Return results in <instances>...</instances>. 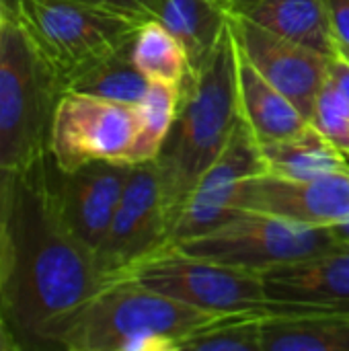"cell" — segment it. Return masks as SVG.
Instances as JSON below:
<instances>
[{"label": "cell", "mask_w": 349, "mask_h": 351, "mask_svg": "<svg viewBox=\"0 0 349 351\" xmlns=\"http://www.w3.org/2000/svg\"><path fill=\"white\" fill-rule=\"evenodd\" d=\"M265 173L290 179H317L349 171V156L311 123L300 132L257 144Z\"/></svg>", "instance_id": "e0dca14e"}, {"label": "cell", "mask_w": 349, "mask_h": 351, "mask_svg": "<svg viewBox=\"0 0 349 351\" xmlns=\"http://www.w3.org/2000/svg\"><path fill=\"white\" fill-rule=\"evenodd\" d=\"M156 19L183 45L189 70L204 66L230 27L224 0H163Z\"/></svg>", "instance_id": "ac0fdd59"}, {"label": "cell", "mask_w": 349, "mask_h": 351, "mask_svg": "<svg viewBox=\"0 0 349 351\" xmlns=\"http://www.w3.org/2000/svg\"><path fill=\"white\" fill-rule=\"evenodd\" d=\"M331 230H333V234L337 237V241H339V243L349 245V220H344V222L333 224V226H331Z\"/></svg>", "instance_id": "f546056e"}, {"label": "cell", "mask_w": 349, "mask_h": 351, "mask_svg": "<svg viewBox=\"0 0 349 351\" xmlns=\"http://www.w3.org/2000/svg\"><path fill=\"white\" fill-rule=\"evenodd\" d=\"M132 60L148 80L181 84L189 74V58L183 45L158 19L140 25L132 43Z\"/></svg>", "instance_id": "ffe728a7"}, {"label": "cell", "mask_w": 349, "mask_h": 351, "mask_svg": "<svg viewBox=\"0 0 349 351\" xmlns=\"http://www.w3.org/2000/svg\"><path fill=\"white\" fill-rule=\"evenodd\" d=\"M263 351H349V311L267 315Z\"/></svg>", "instance_id": "d6986e66"}, {"label": "cell", "mask_w": 349, "mask_h": 351, "mask_svg": "<svg viewBox=\"0 0 349 351\" xmlns=\"http://www.w3.org/2000/svg\"><path fill=\"white\" fill-rule=\"evenodd\" d=\"M344 243L331 226H311L274 214L241 210L216 230L177 243L183 251L251 271L298 261Z\"/></svg>", "instance_id": "52a82bcc"}, {"label": "cell", "mask_w": 349, "mask_h": 351, "mask_svg": "<svg viewBox=\"0 0 349 351\" xmlns=\"http://www.w3.org/2000/svg\"><path fill=\"white\" fill-rule=\"evenodd\" d=\"M230 31L239 51L309 119L313 103L327 80L329 58L245 16L230 14Z\"/></svg>", "instance_id": "7c38bea8"}, {"label": "cell", "mask_w": 349, "mask_h": 351, "mask_svg": "<svg viewBox=\"0 0 349 351\" xmlns=\"http://www.w3.org/2000/svg\"><path fill=\"white\" fill-rule=\"evenodd\" d=\"M239 123L237 43L228 27L204 66L183 78L175 123L154 158L169 222L226 150Z\"/></svg>", "instance_id": "7a4b0ae2"}, {"label": "cell", "mask_w": 349, "mask_h": 351, "mask_svg": "<svg viewBox=\"0 0 349 351\" xmlns=\"http://www.w3.org/2000/svg\"><path fill=\"white\" fill-rule=\"evenodd\" d=\"M138 132V105L64 93L51 119L49 154L56 167L66 173L95 160L130 165Z\"/></svg>", "instance_id": "ba28073f"}, {"label": "cell", "mask_w": 349, "mask_h": 351, "mask_svg": "<svg viewBox=\"0 0 349 351\" xmlns=\"http://www.w3.org/2000/svg\"><path fill=\"white\" fill-rule=\"evenodd\" d=\"M237 206L300 224L333 226L349 220V171L317 179H290L261 171L243 179Z\"/></svg>", "instance_id": "4fadbf2b"}, {"label": "cell", "mask_w": 349, "mask_h": 351, "mask_svg": "<svg viewBox=\"0 0 349 351\" xmlns=\"http://www.w3.org/2000/svg\"><path fill=\"white\" fill-rule=\"evenodd\" d=\"M41 173L58 220L82 245L97 251L123 195L132 165L95 160L66 173L60 171L51 154H47Z\"/></svg>", "instance_id": "30bf717a"}, {"label": "cell", "mask_w": 349, "mask_h": 351, "mask_svg": "<svg viewBox=\"0 0 349 351\" xmlns=\"http://www.w3.org/2000/svg\"><path fill=\"white\" fill-rule=\"evenodd\" d=\"M181 84L150 80L144 99L138 103L140 132L130 154V165L154 160L175 123Z\"/></svg>", "instance_id": "7402d4cb"}, {"label": "cell", "mask_w": 349, "mask_h": 351, "mask_svg": "<svg viewBox=\"0 0 349 351\" xmlns=\"http://www.w3.org/2000/svg\"><path fill=\"white\" fill-rule=\"evenodd\" d=\"M259 148L249 130L239 123L230 144L202 175L171 220V245L208 234L234 218L241 208L237 193L249 175L261 173Z\"/></svg>", "instance_id": "8fae6325"}, {"label": "cell", "mask_w": 349, "mask_h": 351, "mask_svg": "<svg viewBox=\"0 0 349 351\" xmlns=\"http://www.w3.org/2000/svg\"><path fill=\"white\" fill-rule=\"evenodd\" d=\"M16 350H23V346H21V341L16 339V335H14L10 323L6 321V317H4V313H2V308H0V351Z\"/></svg>", "instance_id": "f1b7e54d"}, {"label": "cell", "mask_w": 349, "mask_h": 351, "mask_svg": "<svg viewBox=\"0 0 349 351\" xmlns=\"http://www.w3.org/2000/svg\"><path fill=\"white\" fill-rule=\"evenodd\" d=\"M327 76L331 78V82L341 90V95L349 101V58L333 51L329 56V68H327Z\"/></svg>", "instance_id": "83f0119b"}, {"label": "cell", "mask_w": 349, "mask_h": 351, "mask_svg": "<svg viewBox=\"0 0 349 351\" xmlns=\"http://www.w3.org/2000/svg\"><path fill=\"white\" fill-rule=\"evenodd\" d=\"M41 165L16 175L10 216L14 261L0 294V308L23 350L43 348L45 331L105 286L95 251L58 220Z\"/></svg>", "instance_id": "6da1fadb"}, {"label": "cell", "mask_w": 349, "mask_h": 351, "mask_svg": "<svg viewBox=\"0 0 349 351\" xmlns=\"http://www.w3.org/2000/svg\"><path fill=\"white\" fill-rule=\"evenodd\" d=\"M10 19L53 72L62 95L80 74L132 45L144 23L84 0H21Z\"/></svg>", "instance_id": "277c9868"}, {"label": "cell", "mask_w": 349, "mask_h": 351, "mask_svg": "<svg viewBox=\"0 0 349 351\" xmlns=\"http://www.w3.org/2000/svg\"><path fill=\"white\" fill-rule=\"evenodd\" d=\"M119 280H134L144 288L212 315H274L259 271L191 255L177 245H167L144 257Z\"/></svg>", "instance_id": "8992f818"}, {"label": "cell", "mask_w": 349, "mask_h": 351, "mask_svg": "<svg viewBox=\"0 0 349 351\" xmlns=\"http://www.w3.org/2000/svg\"><path fill=\"white\" fill-rule=\"evenodd\" d=\"M335 51L349 58V0H325Z\"/></svg>", "instance_id": "484cf974"}, {"label": "cell", "mask_w": 349, "mask_h": 351, "mask_svg": "<svg viewBox=\"0 0 349 351\" xmlns=\"http://www.w3.org/2000/svg\"><path fill=\"white\" fill-rule=\"evenodd\" d=\"M274 315L349 311V245L261 271Z\"/></svg>", "instance_id": "5bb4252c"}, {"label": "cell", "mask_w": 349, "mask_h": 351, "mask_svg": "<svg viewBox=\"0 0 349 351\" xmlns=\"http://www.w3.org/2000/svg\"><path fill=\"white\" fill-rule=\"evenodd\" d=\"M230 14L245 16L327 58L335 51L325 0H224Z\"/></svg>", "instance_id": "2e32d148"}, {"label": "cell", "mask_w": 349, "mask_h": 351, "mask_svg": "<svg viewBox=\"0 0 349 351\" xmlns=\"http://www.w3.org/2000/svg\"><path fill=\"white\" fill-rule=\"evenodd\" d=\"M62 88L23 29L0 31V167L21 175L49 154V132Z\"/></svg>", "instance_id": "5b68a950"}, {"label": "cell", "mask_w": 349, "mask_h": 351, "mask_svg": "<svg viewBox=\"0 0 349 351\" xmlns=\"http://www.w3.org/2000/svg\"><path fill=\"white\" fill-rule=\"evenodd\" d=\"M2 2H4V4L8 6V10H10V16H12V10H14V8L19 6V2H21V0H2Z\"/></svg>", "instance_id": "1f68e13d"}, {"label": "cell", "mask_w": 349, "mask_h": 351, "mask_svg": "<svg viewBox=\"0 0 349 351\" xmlns=\"http://www.w3.org/2000/svg\"><path fill=\"white\" fill-rule=\"evenodd\" d=\"M237 101L241 123L257 144L292 136L311 121L237 47Z\"/></svg>", "instance_id": "9a60e30c"}, {"label": "cell", "mask_w": 349, "mask_h": 351, "mask_svg": "<svg viewBox=\"0 0 349 351\" xmlns=\"http://www.w3.org/2000/svg\"><path fill=\"white\" fill-rule=\"evenodd\" d=\"M84 2L107 6V8H113L119 12H128V14L144 19V21L156 19L160 4H163V0H84Z\"/></svg>", "instance_id": "4316f807"}, {"label": "cell", "mask_w": 349, "mask_h": 351, "mask_svg": "<svg viewBox=\"0 0 349 351\" xmlns=\"http://www.w3.org/2000/svg\"><path fill=\"white\" fill-rule=\"evenodd\" d=\"M148 78L132 60V45L80 74L66 93H84L125 105H138L148 88Z\"/></svg>", "instance_id": "44dd1931"}, {"label": "cell", "mask_w": 349, "mask_h": 351, "mask_svg": "<svg viewBox=\"0 0 349 351\" xmlns=\"http://www.w3.org/2000/svg\"><path fill=\"white\" fill-rule=\"evenodd\" d=\"M267 315H218L181 339L177 351H263V321Z\"/></svg>", "instance_id": "603a6c76"}, {"label": "cell", "mask_w": 349, "mask_h": 351, "mask_svg": "<svg viewBox=\"0 0 349 351\" xmlns=\"http://www.w3.org/2000/svg\"><path fill=\"white\" fill-rule=\"evenodd\" d=\"M214 317L218 315L134 280H115L78 311L53 323L43 335V346L72 351H177L181 339Z\"/></svg>", "instance_id": "3957f363"}, {"label": "cell", "mask_w": 349, "mask_h": 351, "mask_svg": "<svg viewBox=\"0 0 349 351\" xmlns=\"http://www.w3.org/2000/svg\"><path fill=\"white\" fill-rule=\"evenodd\" d=\"M8 21H10V10H8V6L0 0V31L8 25Z\"/></svg>", "instance_id": "4dcf8cb0"}, {"label": "cell", "mask_w": 349, "mask_h": 351, "mask_svg": "<svg viewBox=\"0 0 349 351\" xmlns=\"http://www.w3.org/2000/svg\"><path fill=\"white\" fill-rule=\"evenodd\" d=\"M16 175L0 167V294L10 278L14 261V241L10 228Z\"/></svg>", "instance_id": "d4e9b609"}, {"label": "cell", "mask_w": 349, "mask_h": 351, "mask_svg": "<svg viewBox=\"0 0 349 351\" xmlns=\"http://www.w3.org/2000/svg\"><path fill=\"white\" fill-rule=\"evenodd\" d=\"M171 245V222L154 160L132 165L105 239L95 251L105 284L123 278L138 261Z\"/></svg>", "instance_id": "9c48e42d"}, {"label": "cell", "mask_w": 349, "mask_h": 351, "mask_svg": "<svg viewBox=\"0 0 349 351\" xmlns=\"http://www.w3.org/2000/svg\"><path fill=\"white\" fill-rule=\"evenodd\" d=\"M309 121L331 144H335L344 154L349 156V101L331 82L329 76L313 103Z\"/></svg>", "instance_id": "cb8c5ba5"}]
</instances>
